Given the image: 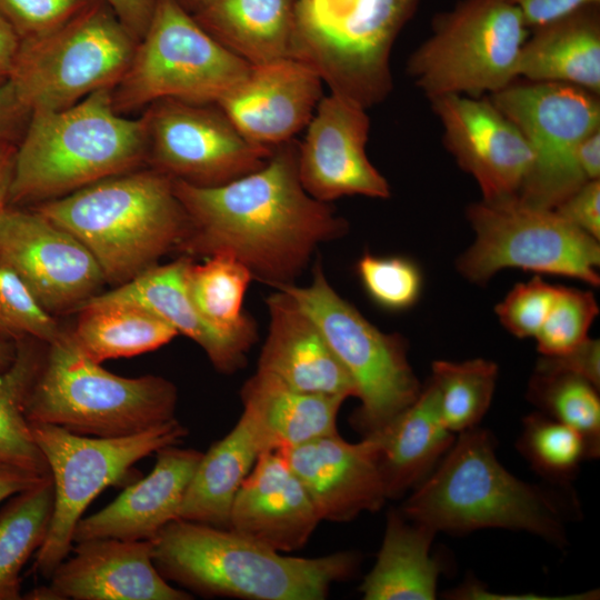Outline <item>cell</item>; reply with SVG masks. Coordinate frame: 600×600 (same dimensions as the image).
Returning <instances> with one entry per match:
<instances>
[{
	"label": "cell",
	"instance_id": "816d5d0a",
	"mask_svg": "<svg viewBox=\"0 0 600 600\" xmlns=\"http://www.w3.org/2000/svg\"><path fill=\"white\" fill-rule=\"evenodd\" d=\"M20 38L10 23L0 13V83L9 80L20 50Z\"/></svg>",
	"mask_w": 600,
	"mask_h": 600
},
{
	"label": "cell",
	"instance_id": "db71d44e",
	"mask_svg": "<svg viewBox=\"0 0 600 600\" xmlns=\"http://www.w3.org/2000/svg\"><path fill=\"white\" fill-rule=\"evenodd\" d=\"M16 342L0 340V373L4 372L16 357Z\"/></svg>",
	"mask_w": 600,
	"mask_h": 600
},
{
	"label": "cell",
	"instance_id": "7a4b0ae2",
	"mask_svg": "<svg viewBox=\"0 0 600 600\" xmlns=\"http://www.w3.org/2000/svg\"><path fill=\"white\" fill-rule=\"evenodd\" d=\"M161 576L196 593L252 600H322L359 566L351 551L284 556L231 529L176 519L151 540Z\"/></svg>",
	"mask_w": 600,
	"mask_h": 600
},
{
	"label": "cell",
	"instance_id": "277c9868",
	"mask_svg": "<svg viewBox=\"0 0 600 600\" xmlns=\"http://www.w3.org/2000/svg\"><path fill=\"white\" fill-rule=\"evenodd\" d=\"M111 91L31 112L17 143L9 206L33 207L147 162L144 120L117 112Z\"/></svg>",
	"mask_w": 600,
	"mask_h": 600
},
{
	"label": "cell",
	"instance_id": "d4e9b609",
	"mask_svg": "<svg viewBox=\"0 0 600 600\" xmlns=\"http://www.w3.org/2000/svg\"><path fill=\"white\" fill-rule=\"evenodd\" d=\"M192 261L184 254L167 264H154L90 300L132 303L152 312L200 346L216 370L231 374L244 366L250 349L213 329L196 309L187 287Z\"/></svg>",
	"mask_w": 600,
	"mask_h": 600
},
{
	"label": "cell",
	"instance_id": "74e56055",
	"mask_svg": "<svg viewBox=\"0 0 600 600\" xmlns=\"http://www.w3.org/2000/svg\"><path fill=\"white\" fill-rule=\"evenodd\" d=\"M517 448L539 474L558 483L570 481L581 461L589 458L577 430L542 412L523 419Z\"/></svg>",
	"mask_w": 600,
	"mask_h": 600
},
{
	"label": "cell",
	"instance_id": "ffe728a7",
	"mask_svg": "<svg viewBox=\"0 0 600 600\" xmlns=\"http://www.w3.org/2000/svg\"><path fill=\"white\" fill-rule=\"evenodd\" d=\"M279 451L321 521H351L363 512L378 511L388 500L371 436L349 442L337 432Z\"/></svg>",
	"mask_w": 600,
	"mask_h": 600
},
{
	"label": "cell",
	"instance_id": "f6af8a7d",
	"mask_svg": "<svg viewBox=\"0 0 600 600\" xmlns=\"http://www.w3.org/2000/svg\"><path fill=\"white\" fill-rule=\"evenodd\" d=\"M537 368L569 372L580 376L598 389L600 386V343L596 339H587L574 350L554 357L542 358Z\"/></svg>",
	"mask_w": 600,
	"mask_h": 600
},
{
	"label": "cell",
	"instance_id": "3957f363",
	"mask_svg": "<svg viewBox=\"0 0 600 600\" xmlns=\"http://www.w3.org/2000/svg\"><path fill=\"white\" fill-rule=\"evenodd\" d=\"M28 208L80 240L106 283L114 287L180 250L189 231L173 179L152 168L112 176Z\"/></svg>",
	"mask_w": 600,
	"mask_h": 600
},
{
	"label": "cell",
	"instance_id": "52a82bcc",
	"mask_svg": "<svg viewBox=\"0 0 600 600\" xmlns=\"http://www.w3.org/2000/svg\"><path fill=\"white\" fill-rule=\"evenodd\" d=\"M420 0H298L294 58L369 109L391 93V51Z\"/></svg>",
	"mask_w": 600,
	"mask_h": 600
},
{
	"label": "cell",
	"instance_id": "9f6ffc18",
	"mask_svg": "<svg viewBox=\"0 0 600 600\" xmlns=\"http://www.w3.org/2000/svg\"><path fill=\"white\" fill-rule=\"evenodd\" d=\"M182 8L193 13L206 0H176Z\"/></svg>",
	"mask_w": 600,
	"mask_h": 600
},
{
	"label": "cell",
	"instance_id": "c3c4849f",
	"mask_svg": "<svg viewBox=\"0 0 600 600\" xmlns=\"http://www.w3.org/2000/svg\"><path fill=\"white\" fill-rule=\"evenodd\" d=\"M106 3L139 41L146 33L157 0H100Z\"/></svg>",
	"mask_w": 600,
	"mask_h": 600
},
{
	"label": "cell",
	"instance_id": "f907efd6",
	"mask_svg": "<svg viewBox=\"0 0 600 600\" xmlns=\"http://www.w3.org/2000/svg\"><path fill=\"white\" fill-rule=\"evenodd\" d=\"M576 161L587 181L600 179V129L578 143Z\"/></svg>",
	"mask_w": 600,
	"mask_h": 600
},
{
	"label": "cell",
	"instance_id": "7bdbcfd3",
	"mask_svg": "<svg viewBox=\"0 0 600 600\" xmlns=\"http://www.w3.org/2000/svg\"><path fill=\"white\" fill-rule=\"evenodd\" d=\"M98 0H0V13L21 42L63 26Z\"/></svg>",
	"mask_w": 600,
	"mask_h": 600
},
{
	"label": "cell",
	"instance_id": "ac0fdd59",
	"mask_svg": "<svg viewBox=\"0 0 600 600\" xmlns=\"http://www.w3.org/2000/svg\"><path fill=\"white\" fill-rule=\"evenodd\" d=\"M368 109L330 92L323 96L298 144V172L304 190L330 202L344 196L387 199V179L370 162L366 147Z\"/></svg>",
	"mask_w": 600,
	"mask_h": 600
},
{
	"label": "cell",
	"instance_id": "d6a6232c",
	"mask_svg": "<svg viewBox=\"0 0 600 600\" xmlns=\"http://www.w3.org/2000/svg\"><path fill=\"white\" fill-rule=\"evenodd\" d=\"M253 276L250 269L229 253H214L202 263H190L187 287L203 318L220 333L251 348L257 327L242 311V302Z\"/></svg>",
	"mask_w": 600,
	"mask_h": 600
},
{
	"label": "cell",
	"instance_id": "44dd1931",
	"mask_svg": "<svg viewBox=\"0 0 600 600\" xmlns=\"http://www.w3.org/2000/svg\"><path fill=\"white\" fill-rule=\"evenodd\" d=\"M51 574L59 600H190L153 563L151 540L90 539L72 547Z\"/></svg>",
	"mask_w": 600,
	"mask_h": 600
},
{
	"label": "cell",
	"instance_id": "f1b7e54d",
	"mask_svg": "<svg viewBox=\"0 0 600 600\" xmlns=\"http://www.w3.org/2000/svg\"><path fill=\"white\" fill-rule=\"evenodd\" d=\"M298 0H206L194 20L251 66L294 58Z\"/></svg>",
	"mask_w": 600,
	"mask_h": 600
},
{
	"label": "cell",
	"instance_id": "9c48e42d",
	"mask_svg": "<svg viewBox=\"0 0 600 600\" xmlns=\"http://www.w3.org/2000/svg\"><path fill=\"white\" fill-rule=\"evenodd\" d=\"M250 69L176 0H157L148 29L111 91L113 108L126 114L163 99L216 104Z\"/></svg>",
	"mask_w": 600,
	"mask_h": 600
},
{
	"label": "cell",
	"instance_id": "ab89813d",
	"mask_svg": "<svg viewBox=\"0 0 600 600\" xmlns=\"http://www.w3.org/2000/svg\"><path fill=\"white\" fill-rule=\"evenodd\" d=\"M62 331L26 284L0 266V340L17 342L33 338L48 344Z\"/></svg>",
	"mask_w": 600,
	"mask_h": 600
},
{
	"label": "cell",
	"instance_id": "4dcf8cb0",
	"mask_svg": "<svg viewBox=\"0 0 600 600\" xmlns=\"http://www.w3.org/2000/svg\"><path fill=\"white\" fill-rule=\"evenodd\" d=\"M437 532L407 519L398 509L388 512L377 560L360 591L366 600H432L441 567L430 556Z\"/></svg>",
	"mask_w": 600,
	"mask_h": 600
},
{
	"label": "cell",
	"instance_id": "cb8c5ba5",
	"mask_svg": "<svg viewBox=\"0 0 600 600\" xmlns=\"http://www.w3.org/2000/svg\"><path fill=\"white\" fill-rule=\"evenodd\" d=\"M269 330L257 370L309 393L357 397L356 386L314 321L287 292L267 299Z\"/></svg>",
	"mask_w": 600,
	"mask_h": 600
},
{
	"label": "cell",
	"instance_id": "4316f807",
	"mask_svg": "<svg viewBox=\"0 0 600 600\" xmlns=\"http://www.w3.org/2000/svg\"><path fill=\"white\" fill-rule=\"evenodd\" d=\"M519 77L571 84L599 96V4L582 7L531 29L522 47Z\"/></svg>",
	"mask_w": 600,
	"mask_h": 600
},
{
	"label": "cell",
	"instance_id": "60d3db41",
	"mask_svg": "<svg viewBox=\"0 0 600 600\" xmlns=\"http://www.w3.org/2000/svg\"><path fill=\"white\" fill-rule=\"evenodd\" d=\"M356 269L366 292L384 309L403 310L419 298L421 273L407 258L364 253Z\"/></svg>",
	"mask_w": 600,
	"mask_h": 600
},
{
	"label": "cell",
	"instance_id": "8992f818",
	"mask_svg": "<svg viewBox=\"0 0 600 600\" xmlns=\"http://www.w3.org/2000/svg\"><path fill=\"white\" fill-rule=\"evenodd\" d=\"M178 391L159 376H117L91 360L70 330L47 344L24 403L29 423L72 433L116 438L142 432L176 418Z\"/></svg>",
	"mask_w": 600,
	"mask_h": 600
},
{
	"label": "cell",
	"instance_id": "e0dca14e",
	"mask_svg": "<svg viewBox=\"0 0 600 600\" xmlns=\"http://www.w3.org/2000/svg\"><path fill=\"white\" fill-rule=\"evenodd\" d=\"M446 149L478 183L482 200L518 197L533 156L518 127L489 98L447 94L430 99Z\"/></svg>",
	"mask_w": 600,
	"mask_h": 600
},
{
	"label": "cell",
	"instance_id": "bcb514c9",
	"mask_svg": "<svg viewBox=\"0 0 600 600\" xmlns=\"http://www.w3.org/2000/svg\"><path fill=\"white\" fill-rule=\"evenodd\" d=\"M31 111L10 80L0 83V143L20 140Z\"/></svg>",
	"mask_w": 600,
	"mask_h": 600
},
{
	"label": "cell",
	"instance_id": "ba28073f",
	"mask_svg": "<svg viewBox=\"0 0 600 600\" xmlns=\"http://www.w3.org/2000/svg\"><path fill=\"white\" fill-rule=\"evenodd\" d=\"M529 33L507 0H459L433 16L430 34L408 58L407 72L429 100L491 96L519 78Z\"/></svg>",
	"mask_w": 600,
	"mask_h": 600
},
{
	"label": "cell",
	"instance_id": "f5cc1de1",
	"mask_svg": "<svg viewBox=\"0 0 600 600\" xmlns=\"http://www.w3.org/2000/svg\"><path fill=\"white\" fill-rule=\"evenodd\" d=\"M17 142L0 143V213L9 206Z\"/></svg>",
	"mask_w": 600,
	"mask_h": 600
},
{
	"label": "cell",
	"instance_id": "5bb4252c",
	"mask_svg": "<svg viewBox=\"0 0 600 600\" xmlns=\"http://www.w3.org/2000/svg\"><path fill=\"white\" fill-rule=\"evenodd\" d=\"M492 103L521 131L533 160L518 199L554 209L587 182L576 161L578 143L600 129L599 96L558 82H512Z\"/></svg>",
	"mask_w": 600,
	"mask_h": 600
},
{
	"label": "cell",
	"instance_id": "e575fe53",
	"mask_svg": "<svg viewBox=\"0 0 600 600\" xmlns=\"http://www.w3.org/2000/svg\"><path fill=\"white\" fill-rule=\"evenodd\" d=\"M11 366L0 373V462L50 474L24 416V403L41 367L47 343L33 338L16 342Z\"/></svg>",
	"mask_w": 600,
	"mask_h": 600
},
{
	"label": "cell",
	"instance_id": "4fadbf2b",
	"mask_svg": "<svg viewBox=\"0 0 600 600\" xmlns=\"http://www.w3.org/2000/svg\"><path fill=\"white\" fill-rule=\"evenodd\" d=\"M467 218L476 239L459 257L457 268L469 281L482 284L502 269L520 268L599 286V240L554 210L516 197L471 203Z\"/></svg>",
	"mask_w": 600,
	"mask_h": 600
},
{
	"label": "cell",
	"instance_id": "836d02e7",
	"mask_svg": "<svg viewBox=\"0 0 600 600\" xmlns=\"http://www.w3.org/2000/svg\"><path fill=\"white\" fill-rule=\"evenodd\" d=\"M54 504L52 479L10 498L0 510V600H19L21 571L46 540Z\"/></svg>",
	"mask_w": 600,
	"mask_h": 600
},
{
	"label": "cell",
	"instance_id": "83f0119b",
	"mask_svg": "<svg viewBox=\"0 0 600 600\" xmlns=\"http://www.w3.org/2000/svg\"><path fill=\"white\" fill-rule=\"evenodd\" d=\"M244 414L260 432L268 450H281L338 432L341 397L292 389L257 370L241 388Z\"/></svg>",
	"mask_w": 600,
	"mask_h": 600
},
{
	"label": "cell",
	"instance_id": "1f68e13d",
	"mask_svg": "<svg viewBox=\"0 0 600 600\" xmlns=\"http://www.w3.org/2000/svg\"><path fill=\"white\" fill-rule=\"evenodd\" d=\"M70 333L93 361L130 358L169 343L179 333L152 312L126 302L89 300Z\"/></svg>",
	"mask_w": 600,
	"mask_h": 600
},
{
	"label": "cell",
	"instance_id": "681fc988",
	"mask_svg": "<svg viewBox=\"0 0 600 600\" xmlns=\"http://www.w3.org/2000/svg\"><path fill=\"white\" fill-rule=\"evenodd\" d=\"M47 476L0 462V502L36 486Z\"/></svg>",
	"mask_w": 600,
	"mask_h": 600
},
{
	"label": "cell",
	"instance_id": "8d00e7d4",
	"mask_svg": "<svg viewBox=\"0 0 600 600\" xmlns=\"http://www.w3.org/2000/svg\"><path fill=\"white\" fill-rule=\"evenodd\" d=\"M598 388L569 372L537 368L529 398L542 413L577 430L584 439L588 457L600 453V399Z\"/></svg>",
	"mask_w": 600,
	"mask_h": 600
},
{
	"label": "cell",
	"instance_id": "d590c367",
	"mask_svg": "<svg viewBox=\"0 0 600 600\" xmlns=\"http://www.w3.org/2000/svg\"><path fill=\"white\" fill-rule=\"evenodd\" d=\"M497 378L498 366L482 358L432 363L430 381L438 393L441 419L451 432L478 426L492 401Z\"/></svg>",
	"mask_w": 600,
	"mask_h": 600
},
{
	"label": "cell",
	"instance_id": "f546056e",
	"mask_svg": "<svg viewBox=\"0 0 600 600\" xmlns=\"http://www.w3.org/2000/svg\"><path fill=\"white\" fill-rule=\"evenodd\" d=\"M267 450L258 429L241 414L223 438L202 452L178 519L229 529L238 490L259 456Z\"/></svg>",
	"mask_w": 600,
	"mask_h": 600
},
{
	"label": "cell",
	"instance_id": "ee69618b",
	"mask_svg": "<svg viewBox=\"0 0 600 600\" xmlns=\"http://www.w3.org/2000/svg\"><path fill=\"white\" fill-rule=\"evenodd\" d=\"M566 221L600 239V179L583 183L553 209Z\"/></svg>",
	"mask_w": 600,
	"mask_h": 600
},
{
	"label": "cell",
	"instance_id": "d6986e66",
	"mask_svg": "<svg viewBox=\"0 0 600 600\" xmlns=\"http://www.w3.org/2000/svg\"><path fill=\"white\" fill-rule=\"evenodd\" d=\"M322 84L311 66L286 58L251 66L216 104L248 140L273 149L307 128L323 97Z\"/></svg>",
	"mask_w": 600,
	"mask_h": 600
},
{
	"label": "cell",
	"instance_id": "30bf717a",
	"mask_svg": "<svg viewBox=\"0 0 600 600\" xmlns=\"http://www.w3.org/2000/svg\"><path fill=\"white\" fill-rule=\"evenodd\" d=\"M309 286H274L291 296L314 321L351 377L360 406L350 417L354 430L372 434L407 409L422 387L407 356V342L368 321L329 283L321 263L313 267Z\"/></svg>",
	"mask_w": 600,
	"mask_h": 600
},
{
	"label": "cell",
	"instance_id": "603a6c76",
	"mask_svg": "<svg viewBox=\"0 0 600 600\" xmlns=\"http://www.w3.org/2000/svg\"><path fill=\"white\" fill-rule=\"evenodd\" d=\"M151 472L128 486L98 512L81 518L73 542L90 539L152 540L179 510L201 459L194 449L164 447Z\"/></svg>",
	"mask_w": 600,
	"mask_h": 600
},
{
	"label": "cell",
	"instance_id": "5b68a950",
	"mask_svg": "<svg viewBox=\"0 0 600 600\" xmlns=\"http://www.w3.org/2000/svg\"><path fill=\"white\" fill-rule=\"evenodd\" d=\"M494 444L491 433L478 426L460 432L400 512L437 533L502 528L564 543L558 497L510 473L497 459Z\"/></svg>",
	"mask_w": 600,
	"mask_h": 600
},
{
	"label": "cell",
	"instance_id": "7c38bea8",
	"mask_svg": "<svg viewBox=\"0 0 600 600\" xmlns=\"http://www.w3.org/2000/svg\"><path fill=\"white\" fill-rule=\"evenodd\" d=\"M137 43L98 0L48 34L21 42L9 80L31 112L61 110L98 90L113 89Z\"/></svg>",
	"mask_w": 600,
	"mask_h": 600
},
{
	"label": "cell",
	"instance_id": "484cf974",
	"mask_svg": "<svg viewBox=\"0 0 600 600\" xmlns=\"http://www.w3.org/2000/svg\"><path fill=\"white\" fill-rule=\"evenodd\" d=\"M378 447V464L387 499H400L436 468L454 442L443 423L431 381L413 403L381 430L369 434Z\"/></svg>",
	"mask_w": 600,
	"mask_h": 600
},
{
	"label": "cell",
	"instance_id": "9a60e30c",
	"mask_svg": "<svg viewBox=\"0 0 600 600\" xmlns=\"http://www.w3.org/2000/svg\"><path fill=\"white\" fill-rule=\"evenodd\" d=\"M147 162L170 177L214 187L261 168L273 149L248 140L217 106L163 99L147 107Z\"/></svg>",
	"mask_w": 600,
	"mask_h": 600
},
{
	"label": "cell",
	"instance_id": "8fae6325",
	"mask_svg": "<svg viewBox=\"0 0 600 600\" xmlns=\"http://www.w3.org/2000/svg\"><path fill=\"white\" fill-rule=\"evenodd\" d=\"M30 428L47 461L54 489L50 527L34 561L37 572L47 579L69 556L73 531L99 493L128 479L134 463L141 459L178 444L188 434L177 418L116 438L76 434L46 423H30Z\"/></svg>",
	"mask_w": 600,
	"mask_h": 600
},
{
	"label": "cell",
	"instance_id": "7402d4cb",
	"mask_svg": "<svg viewBox=\"0 0 600 600\" xmlns=\"http://www.w3.org/2000/svg\"><path fill=\"white\" fill-rule=\"evenodd\" d=\"M321 519L279 450L263 451L234 498L229 529L279 552L309 541Z\"/></svg>",
	"mask_w": 600,
	"mask_h": 600
},
{
	"label": "cell",
	"instance_id": "b9f144b4",
	"mask_svg": "<svg viewBox=\"0 0 600 600\" xmlns=\"http://www.w3.org/2000/svg\"><path fill=\"white\" fill-rule=\"evenodd\" d=\"M559 288L539 276L517 283L496 307L500 323L517 338L536 337L554 303Z\"/></svg>",
	"mask_w": 600,
	"mask_h": 600
},
{
	"label": "cell",
	"instance_id": "2e32d148",
	"mask_svg": "<svg viewBox=\"0 0 600 600\" xmlns=\"http://www.w3.org/2000/svg\"><path fill=\"white\" fill-rule=\"evenodd\" d=\"M0 266L52 316L78 311L106 283L80 240L28 207L8 206L0 213Z\"/></svg>",
	"mask_w": 600,
	"mask_h": 600
},
{
	"label": "cell",
	"instance_id": "11a10c76",
	"mask_svg": "<svg viewBox=\"0 0 600 600\" xmlns=\"http://www.w3.org/2000/svg\"><path fill=\"white\" fill-rule=\"evenodd\" d=\"M22 599L27 600H59V597L50 586L36 587L26 594Z\"/></svg>",
	"mask_w": 600,
	"mask_h": 600
},
{
	"label": "cell",
	"instance_id": "6da1fadb",
	"mask_svg": "<svg viewBox=\"0 0 600 600\" xmlns=\"http://www.w3.org/2000/svg\"><path fill=\"white\" fill-rule=\"evenodd\" d=\"M298 144L293 139L273 148L261 168L220 186L173 180L189 222L180 250L191 258L229 253L271 287L301 274L317 247L348 226L304 190Z\"/></svg>",
	"mask_w": 600,
	"mask_h": 600
},
{
	"label": "cell",
	"instance_id": "7dc6e473",
	"mask_svg": "<svg viewBox=\"0 0 600 600\" xmlns=\"http://www.w3.org/2000/svg\"><path fill=\"white\" fill-rule=\"evenodd\" d=\"M522 14L531 30L600 0H507Z\"/></svg>",
	"mask_w": 600,
	"mask_h": 600
},
{
	"label": "cell",
	"instance_id": "f35d334b",
	"mask_svg": "<svg viewBox=\"0 0 600 600\" xmlns=\"http://www.w3.org/2000/svg\"><path fill=\"white\" fill-rule=\"evenodd\" d=\"M599 307L592 292L561 287L543 324L536 334L539 352L546 357L568 353L589 337Z\"/></svg>",
	"mask_w": 600,
	"mask_h": 600
}]
</instances>
